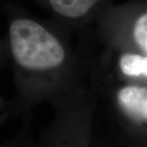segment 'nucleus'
I'll return each instance as SVG.
<instances>
[{
    "label": "nucleus",
    "instance_id": "f257e3e1",
    "mask_svg": "<svg viewBox=\"0 0 147 147\" xmlns=\"http://www.w3.org/2000/svg\"><path fill=\"white\" fill-rule=\"evenodd\" d=\"M7 49L16 84L13 103L55 102L84 87V67L64 35L28 17L9 23Z\"/></svg>",
    "mask_w": 147,
    "mask_h": 147
},
{
    "label": "nucleus",
    "instance_id": "f03ea898",
    "mask_svg": "<svg viewBox=\"0 0 147 147\" xmlns=\"http://www.w3.org/2000/svg\"><path fill=\"white\" fill-rule=\"evenodd\" d=\"M95 62L121 79L142 84L147 80V56L136 51L105 46Z\"/></svg>",
    "mask_w": 147,
    "mask_h": 147
},
{
    "label": "nucleus",
    "instance_id": "7ed1b4c3",
    "mask_svg": "<svg viewBox=\"0 0 147 147\" xmlns=\"http://www.w3.org/2000/svg\"><path fill=\"white\" fill-rule=\"evenodd\" d=\"M100 38L105 46L129 49L147 56V12L131 22L104 27Z\"/></svg>",
    "mask_w": 147,
    "mask_h": 147
},
{
    "label": "nucleus",
    "instance_id": "20e7f679",
    "mask_svg": "<svg viewBox=\"0 0 147 147\" xmlns=\"http://www.w3.org/2000/svg\"><path fill=\"white\" fill-rule=\"evenodd\" d=\"M53 11L65 19L76 21L84 18L99 0H47Z\"/></svg>",
    "mask_w": 147,
    "mask_h": 147
}]
</instances>
